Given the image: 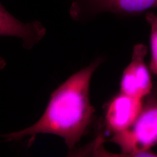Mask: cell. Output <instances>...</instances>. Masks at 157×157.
Here are the masks:
<instances>
[{
	"instance_id": "6",
	"label": "cell",
	"mask_w": 157,
	"mask_h": 157,
	"mask_svg": "<svg viewBox=\"0 0 157 157\" xmlns=\"http://www.w3.org/2000/svg\"><path fill=\"white\" fill-rule=\"evenodd\" d=\"M46 29L38 21L24 23L18 21L0 6V34L15 36L23 40V47L30 49L44 36Z\"/></svg>"
},
{
	"instance_id": "1",
	"label": "cell",
	"mask_w": 157,
	"mask_h": 157,
	"mask_svg": "<svg viewBox=\"0 0 157 157\" xmlns=\"http://www.w3.org/2000/svg\"><path fill=\"white\" fill-rule=\"evenodd\" d=\"M101 62V58H97L59 86L52 93L45 111L37 122L2 137L6 141L19 140L30 137V146L37 135H56L63 139L72 151L86 134L93 121L95 109L90 104V82Z\"/></svg>"
},
{
	"instance_id": "2",
	"label": "cell",
	"mask_w": 157,
	"mask_h": 157,
	"mask_svg": "<svg viewBox=\"0 0 157 157\" xmlns=\"http://www.w3.org/2000/svg\"><path fill=\"white\" fill-rule=\"evenodd\" d=\"M126 155H151L148 151L157 144V101L143 106L140 116L129 129L114 134L111 140Z\"/></svg>"
},
{
	"instance_id": "3",
	"label": "cell",
	"mask_w": 157,
	"mask_h": 157,
	"mask_svg": "<svg viewBox=\"0 0 157 157\" xmlns=\"http://www.w3.org/2000/svg\"><path fill=\"white\" fill-rule=\"evenodd\" d=\"M155 7L157 0H72L70 15L75 21L91 18L102 12L133 16Z\"/></svg>"
},
{
	"instance_id": "5",
	"label": "cell",
	"mask_w": 157,
	"mask_h": 157,
	"mask_svg": "<svg viewBox=\"0 0 157 157\" xmlns=\"http://www.w3.org/2000/svg\"><path fill=\"white\" fill-rule=\"evenodd\" d=\"M143 108L142 99L121 93L108 105L105 113L107 130L114 134L130 128Z\"/></svg>"
},
{
	"instance_id": "4",
	"label": "cell",
	"mask_w": 157,
	"mask_h": 157,
	"mask_svg": "<svg viewBox=\"0 0 157 157\" xmlns=\"http://www.w3.org/2000/svg\"><path fill=\"white\" fill-rule=\"evenodd\" d=\"M147 52V48L144 44L134 47L132 61L124 69L121 79V93L142 99L151 92V80L144 62Z\"/></svg>"
},
{
	"instance_id": "7",
	"label": "cell",
	"mask_w": 157,
	"mask_h": 157,
	"mask_svg": "<svg viewBox=\"0 0 157 157\" xmlns=\"http://www.w3.org/2000/svg\"><path fill=\"white\" fill-rule=\"evenodd\" d=\"M146 20L151 25L150 44L151 49V60L150 67L153 73L157 75V13L148 12Z\"/></svg>"
}]
</instances>
